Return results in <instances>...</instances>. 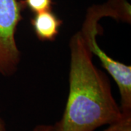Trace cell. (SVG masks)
<instances>
[{
  "label": "cell",
  "instance_id": "cell-1",
  "mask_svg": "<svg viewBox=\"0 0 131 131\" xmlns=\"http://www.w3.org/2000/svg\"><path fill=\"white\" fill-rule=\"evenodd\" d=\"M69 90L62 117L49 131H95L119 121L123 114L107 76L94 65L80 32L69 42Z\"/></svg>",
  "mask_w": 131,
  "mask_h": 131
},
{
  "label": "cell",
  "instance_id": "cell-2",
  "mask_svg": "<svg viewBox=\"0 0 131 131\" xmlns=\"http://www.w3.org/2000/svg\"><path fill=\"white\" fill-rule=\"evenodd\" d=\"M130 7L125 0H111L103 5H94L88 9L86 18L80 31L92 56L100 60L101 65L117 84L120 94V109L123 114H131V66L112 59L99 47L96 36L99 20L103 17L130 23Z\"/></svg>",
  "mask_w": 131,
  "mask_h": 131
},
{
  "label": "cell",
  "instance_id": "cell-3",
  "mask_svg": "<svg viewBox=\"0 0 131 131\" xmlns=\"http://www.w3.org/2000/svg\"><path fill=\"white\" fill-rule=\"evenodd\" d=\"M24 9L21 0H0V74L5 77L18 70L20 61L15 37Z\"/></svg>",
  "mask_w": 131,
  "mask_h": 131
},
{
  "label": "cell",
  "instance_id": "cell-4",
  "mask_svg": "<svg viewBox=\"0 0 131 131\" xmlns=\"http://www.w3.org/2000/svg\"><path fill=\"white\" fill-rule=\"evenodd\" d=\"M62 24V20L52 9L35 13L31 19V24L36 37L43 42L54 41L59 34Z\"/></svg>",
  "mask_w": 131,
  "mask_h": 131
},
{
  "label": "cell",
  "instance_id": "cell-5",
  "mask_svg": "<svg viewBox=\"0 0 131 131\" xmlns=\"http://www.w3.org/2000/svg\"><path fill=\"white\" fill-rule=\"evenodd\" d=\"M24 8L27 7L34 14L51 10L52 0H21Z\"/></svg>",
  "mask_w": 131,
  "mask_h": 131
},
{
  "label": "cell",
  "instance_id": "cell-6",
  "mask_svg": "<svg viewBox=\"0 0 131 131\" xmlns=\"http://www.w3.org/2000/svg\"><path fill=\"white\" fill-rule=\"evenodd\" d=\"M103 131H131V114H123L119 121L109 125Z\"/></svg>",
  "mask_w": 131,
  "mask_h": 131
},
{
  "label": "cell",
  "instance_id": "cell-7",
  "mask_svg": "<svg viewBox=\"0 0 131 131\" xmlns=\"http://www.w3.org/2000/svg\"><path fill=\"white\" fill-rule=\"evenodd\" d=\"M51 125H38L35 126L31 131H49Z\"/></svg>",
  "mask_w": 131,
  "mask_h": 131
},
{
  "label": "cell",
  "instance_id": "cell-8",
  "mask_svg": "<svg viewBox=\"0 0 131 131\" xmlns=\"http://www.w3.org/2000/svg\"><path fill=\"white\" fill-rule=\"evenodd\" d=\"M0 131H7L5 122L2 118L1 115H0Z\"/></svg>",
  "mask_w": 131,
  "mask_h": 131
}]
</instances>
